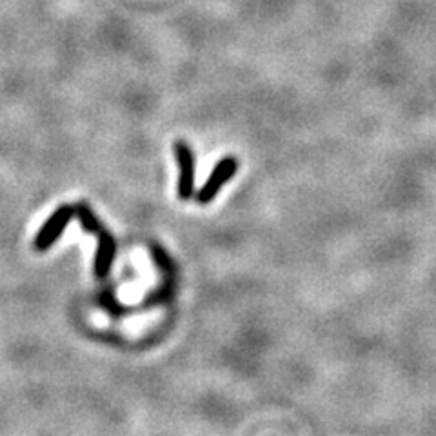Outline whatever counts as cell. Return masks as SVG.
I'll return each instance as SVG.
<instances>
[{
  "label": "cell",
  "instance_id": "1",
  "mask_svg": "<svg viewBox=\"0 0 436 436\" xmlns=\"http://www.w3.org/2000/svg\"><path fill=\"white\" fill-rule=\"evenodd\" d=\"M75 216V206L71 204H62L55 211L51 213L49 218L44 222V225L38 229L37 237H35V249L37 251H47L60 237H62L64 229L68 228L69 222Z\"/></svg>",
  "mask_w": 436,
  "mask_h": 436
},
{
  "label": "cell",
  "instance_id": "2",
  "mask_svg": "<svg viewBox=\"0 0 436 436\" xmlns=\"http://www.w3.org/2000/svg\"><path fill=\"white\" fill-rule=\"evenodd\" d=\"M173 149L178 162V171H180L177 186L178 199L189 200L195 193V153L184 140H177Z\"/></svg>",
  "mask_w": 436,
  "mask_h": 436
},
{
  "label": "cell",
  "instance_id": "3",
  "mask_svg": "<svg viewBox=\"0 0 436 436\" xmlns=\"http://www.w3.org/2000/svg\"><path fill=\"white\" fill-rule=\"evenodd\" d=\"M238 170V160L237 157H224L218 164L213 167L211 175L206 180V184L202 186V189L199 191V202L200 204H209L215 199L218 193H220L222 187L235 177Z\"/></svg>",
  "mask_w": 436,
  "mask_h": 436
},
{
  "label": "cell",
  "instance_id": "4",
  "mask_svg": "<svg viewBox=\"0 0 436 436\" xmlns=\"http://www.w3.org/2000/svg\"><path fill=\"white\" fill-rule=\"evenodd\" d=\"M95 237L98 238V247L97 253H95L93 271L97 278H106L111 266H113L114 254H117V242L104 225L95 233Z\"/></svg>",
  "mask_w": 436,
  "mask_h": 436
},
{
  "label": "cell",
  "instance_id": "5",
  "mask_svg": "<svg viewBox=\"0 0 436 436\" xmlns=\"http://www.w3.org/2000/svg\"><path fill=\"white\" fill-rule=\"evenodd\" d=\"M75 215H76V218L81 220L82 228H84L86 231H88V233L95 235L98 231V229L102 228V224H100V222H98L97 215H95V213L91 211V208H89L88 204H84V202L76 204V206H75Z\"/></svg>",
  "mask_w": 436,
  "mask_h": 436
}]
</instances>
